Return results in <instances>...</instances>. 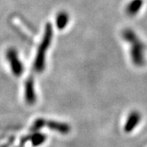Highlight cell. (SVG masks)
<instances>
[{"mask_svg": "<svg viewBox=\"0 0 147 147\" xmlns=\"http://www.w3.org/2000/svg\"><path fill=\"white\" fill-rule=\"evenodd\" d=\"M123 37L131 45V57L132 62L137 66H142L145 62L146 53V47L144 43L137 36L135 32L129 29H127L123 32Z\"/></svg>", "mask_w": 147, "mask_h": 147, "instance_id": "1", "label": "cell"}, {"mask_svg": "<svg viewBox=\"0 0 147 147\" xmlns=\"http://www.w3.org/2000/svg\"><path fill=\"white\" fill-rule=\"evenodd\" d=\"M44 140H45V138L44 137L42 136V135H38L36 137H34V138H33V144L34 145V146H38V145H40L41 143L44 142Z\"/></svg>", "mask_w": 147, "mask_h": 147, "instance_id": "6", "label": "cell"}, {"mask_svg": "<svg viewBox=\"0 0 147 147\" xmlns=\"http://www.w3.org/2000/svg\"><path fill=\"white\" fill-rule=\"evenodd\" d=\"M141 114L138 111H132L129 114V115L127 117V119L126 121L125 126H124V131L127 133H129L133 131V129L139 124L140 121H141Z\"/></svg>", "mask_w": 147, "mask_h": 147, "instance_id": "2", "label": "cell"}, {"mask_svg": "<svg viewBox=\"0 0 147 147\" xmlns=\"http://www.w3.org/2000/svg\"><path fill=\"white\" fill-rule=\"evenodd\" d=\"M143 4L142 0H132L127 7V12L129 16H134L142 8Z\"/></svg>", "mask_w": 147, "mask_h": 147, "instance_id": "3", "label": "cell"}, {"mask_svg": "<svg viewBox=\"0 0 147 147\" xmlns=\"http://www.w3.org/2000/svg\"><path fill=\"white\" fill-rule=\"evenodd\" d=\"M47 125L51 129H53L56 131L63 133V134H65V133L69 132V127L68 125H66L65 123H57V122H49Z\"/></svg>", "mask_w": 147, "mask_h": 147, "instance_id": "4", "label": "cell"}, {"mask_svg": "<svg viewBox=\"0 0 147 147\" xmlns=\"http://www.w3.org/2000/svg\"><path fill=\"white\" fill-rule=\"evenodd\" d=\"M36 100L35 98V93H34V90L33 84H27L26 88V100L29 104L34 103V101Z\"/></svg>", "mask_w": 147, "mask_h": 147, "instance_id": "5", "label": "cell"}]
</instances>
